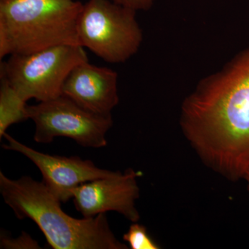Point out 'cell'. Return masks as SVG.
Instances as JSON below:
<instances>
[{"label":"cell","mask_w":249,"mask_h":249,"mask_svg":"<svg viewBox=\"0 0 249 249\" xmlns=\"http://www.w3.org/2000/svg\"><path fill=\"white\" fill-rule=\"evenodd\" d=\"M1 62L0 76L4 77L23 101L39 102L62 95L64 83L78 64L88 61L82 46L62 45L27 55H11Z\"/></svg>","instance_id":"cell-5"},{"label":"cell","mask_w":249,"mask_h":249,"mask_svg":"<svg viewBox=\"0 0 249 249\" xmlns=\"http://www.w3.org/2000/svg\"><path fill=\"white\" fill-rule=\"evenodd\" d=\"M36 125L34 140L49 143L67 137L85 147L100 148L107 144L106 134L112 127L111 114H98L80 107L65 96L27 107Z\"/></svg>","instance_id":"cell-6"},{"label":"cell","mask_w":249,"mask_h":249,"mask_svg":"<svg viewBox=\"0 0 249 249\" xmlns=\"http://www.w3.org/2000/svg\"><path fill=\"white\" fill-rule=\"evenodd\" d=\"M136 14L135 10L110 0H89L78 17L79 45L109 63L127 61L142 41Z\"/></svg>","instance_id":"cell-4"},{"label":"cell","mask_w":249,"mask_h":249,"mask_svg":"<svg viewBox=\"0 0 249 249\" xmlns=\"http://www.w3.org/2000/svg\"><path fill=\"white\" fill-rule=\"evenodd\" d=\"M142 173L127 169L117 171L109 178H98L83 183L73 192V204L85 218L116 211L128 220L137 222L139 213L135 201L139 196L137 178Z\"/></svg>","instance_id":"cell-8"},{"label":"cell","mask_w":249,"mask_h":249,"mask_svg":"<svg viewBox=\"0 0 249 249\" xmlns=\"http://www.w3.org/2000/svg\"><path fill=\"white\" fill-rule=\"evenodd\" d=\"M243 178H245L246 181H247V187H248V190L249 192V168H247V170H246L245 175H244Z\"/></svg>","instance_id":"cell-14"},{"label":"cell","mask_w":249,"mask_h":249,"mask_svg":"<svg viewBox=\"0 0 249 249\" xmlns=\"http://www.w3.org/2000/svg\"><path fill=\"white\" fill-rule=\"evenodd\" d=\"M0 249H40L37 241L27 232H22L17 238H12L1 231L0 237Z\"/></svg>","instance_id":"cell-12"},{"label":"cell","mask_w":249,"mask_h":249,"mask_svg":"<svg viewBox=\"0 0 249 249\" xmlns=\"http://www.w3.org/2000/svg\"><path fill=\"white\" fill-rule=\"evenodd\" d=\"M181 126L205 163L229 179L243 178L249 166V49L186 98Z\"/></svg>","instance_id":"cell-1"},{"label":"cell","mask_w":249,"mask_h":249,"mask_svg":"<svg viewBox=\"0 0 249 249\" xmlns=\"http://www.w3.org/2000/svg\"><path fill=\"white\" fill-rule=\"evenodd\" d=\"M7 143L1 146L7 150L25 156L37 167L42 175V182L61 202L73 198V192L83 184L98 178L114 176L117 172L98 168L91 160L78 157H60L47 155L18 142L7 133L4 137Z\"/></svg>","instance_id":"cell-7"},{"label":"cell","mask_w":249,"mask_h":249,"mask_svg":"<svg viewBox=\"0 0 249 249\" xmlns=\"http://www.w3.org/2000/svg\"><path fill=\"white\" fill-rule=\"evenodd\" d=\"M0 193L19 219H30L54 249H127L109 227L106 213L76 219L43 182L29 176L11 179L0 172Z\"/></svg>","instance_id":"cell-2"},{"label":"cell","mask_w":249,"mask_h":249,"mask_svg":"<svg viewBox=\"0 0 249 249\" xmlns=\"http://www.w3.org/2000/svg\"><path fill=\"white\" fill-rule=\"evenodd\" d=\"M0 139L11 124L29 119L27 102L23 101L7 80L0 76Z\"/></svg>","instance_id":"cell-10"},{"label":"cell","mask_w":249,"mask_h":249,"mask_svg":"<svg viewBox=\"0 0 249 249\" xmlns=\"http://www.w3.org/2000/svg\"><path fill=\"white\" fill-rule=\"evenodd\" d=\"M78 0H0V58L80 45Z\"/></svg>","instance_id":"cell-3"},{"label":"cell","mask_w":249,"mask_h":249,"mask_svg":"<svg viewBox=\"0 0 249 249\" xmlns=\"http://www.w3.org/2000/svg\"><path fill=\"white\" fill-rule=\"evenodd\" d=\"M124 240L132 249H158L160 246L147 233L146 228L134 222L128 231L124 235Z\"/></svg>","instance_id":"cell-11"},{"label":"cell","mask_w":249,"mask_h":249,"mask_svg":"<svg viewBox=\"0 0 249 249\" xmlns=\"http://www.w3.org/2000/svg\"><path fill=\"white\" fill-rule=\"evenodd\" d=\"M117 80V73L114 70L83 62L67 76L62 95L91 112L111 114L119 102Z\"/></svg>","instance_id":"cell-9"},{"label":"cell","mask_w":249,"mask_h":249,"mask_svg":"<svg viewBox=\"0 0 249 249\" xmlns=\"http://www.w3.org/2000/svg\"><path fill=\"white\" fill-rule=\"evenodd\" d=\"M116 4L138 11H147L153 6L155 0H110Z\"/></svg>","instance_id":"cell-13"}]
</instances>
